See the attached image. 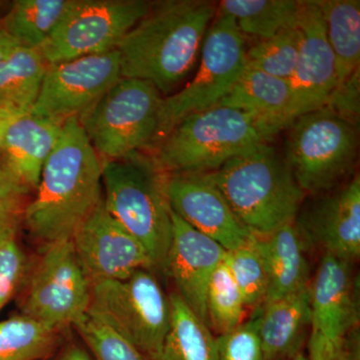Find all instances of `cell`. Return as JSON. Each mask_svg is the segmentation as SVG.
Segmentation results:
<instances>
[{
  "instance_id": "obj_1",
  "label": "cell",
  "mask_w": 360,
  "mask_h": 360,
  "mask_svg": "<svg viewBox=\"0 0 360 360\" xmlns=\"http://www.w3.org/2000/svg\"><path fill=\"white\" fill-rule=\"evenodd\" d=\"M217 8L205 0L155 2L116 47L122 77L146 80L172 96L193 70Z\"/></svg>"
},
{
  "instance_id": "obj_2",
  "label": "cell",
  "mask_w": 360,
  "mask_h": 360,
  "mask_svg": "<svg viewBox=\"0 0 360 360\" xmlns=\"http://www.w3.org/2000/svg\"><path fill=\"white\" fill-rule=\"evenodd\" d=\"M35 191L23 219L33 238L45 245L71 239L103 200V160L77 117L61 127Z\"/></svg>"
},
{
  "instance_id": "obj_3",
  "label": "cell",
  "mask_w": 360,
  "mask_h": 360,
  "mask_svg": "<svg viewBox=\"0 0 360 360\" xmlns=\"http://www.w3.org/2000/svg\"><path fill=\"white\" fill-rule=\"evenodd\" d=\"M246 231L265 238L295 222L304 200L283 156L269 143L236 156L205 174Z\"/></svg>"
},
{
  "instance_id": "obj_4",
  "label": "cell",
  "mask_w": 360,
  "mask_h": 360,
  "mask_svg": "<svg viewBox=\"0 0 360 360\" xmlns=\"http://www.w3.org/2000/svg\"><path fill=\"white\" fill-rule=\"evenodd\" d=\"M274 137L248 113L217 105L180 120L156 146L153 160L163 174H210Z\"/></svg>"
},
{
  "instance_id": "obj_5",
  "label": "cell",
  "mask_w": 360,
  "mask_h": 360,
  "mask_svg": "<svg viewBox=\"0 0 360 360\" xmlns=\"http://www.w3.org/2000/svg\"><path fill=\"white\" fill-rule=\"evenodd\" d=\"M106 210L148 251L153 269L167 270L172 236V210L165 193V174L153 158L132 153L103 160Z\"/></svg>"
},
{
  "instance_id": "obj_6",
  "label": "cell",
  "mask_w": 360,
  "mask_h": 360,
  "mask_svg": "<svg viewBox=\"0 0 360 360\" xmlns=\"http://www.w3.org/2000/svg\"><path fill=\"white\" fill-rule=\"evenodd\" d=\"M163 98L150 82L122 77L78 120L101 160H120L153 146Z\"/></svg>"
},
{
  "instance_id": "obj_7",
  "label": "cell",
  "mask_w": 360,
  "mask_h": 360,
  "mask_svg": "<svg viewBox=\"0 0 360 360\" xmlns=\"http://www.w3.org/2000/svg\"><path fill=\"white\" fill-rule=\"evenodd\" d=\"M288 129L283 158L305 194L328 191L354 168L356 127L328 106L298 116Z\"/></svg>"
},
{
  "instance_id": "obj_8",
  "label": "cell",
  "mask_w": 360,
  "mask_h": 360,
  "mask_svg": "<svg viewBox=\"0 0 360 360\" xmlns=\"http://www.w3.org/2000/svg\"><path fill=\"white\" fill-rule=\"evenodd\" d=\"M245 37L231 16L217 8L203 40L195 77L179 92L165 97L153 146L186 116L214 108L231 91L246 68Z\"/></svg>"
},
{
  "instance_id": "obj_9",
  "label": "cell",
  "mask_w": 360,
  "mask_h": 360,
  "mask_svg": "<svg viewBox=\"0 0 360 360\" xmlns=\"http://www.w3.org/2000/svg\"><path fill=\"white\" fill-rule=\"evenodd\" d=\"M89 314L108 323L148 360L158 356L170 321L169 297L151 270L91 284Z\"/></svg>"
},
{
  "instance_id": "obj_10",
  "label": "cell",
  "mask_w": 360,
  "mask_h": 360,
  "mask_svg": "<svg viewBox=\"0 0 360 360\" xmlns=\"http://www.w3.org/2000/svg\"><path fill=\"white\" fill-rule=\"evenodd\" d=\"M153 4L146 0H72L39 51L49 65L115 51Z\"/></svg>"
},
{
  "instance_id": "obj_11",
  "label": "cell",
  "mask_w": 360,
  "mask_h": 360,
  "mask_svg": "<svg viewBox=\"0 0 360 360\" xmlns=\"http://www.w3.org/2000/svg\"><path fill=\"white\" fill-rule=\"evenodd\" d=\"M90 300L91 283L71 239L47 245L28 284L22 315L59 331L89 314Z\"/></svg>"
},
{
  "instance_id": "obj_12",
  "label": "cell",
  "mask_w": 360,
  "mask_h": 360,
  "mask_svg": "<svg viewBox=\"0 0 360 360\" xmlns=\"http://www.w3.org/2000/svg\"><path fill=\"white\" fill-rule=\"evenodd\" d=\"M120 78L116 49L52 63L32 113L63 125L82 117Z\"/></svg>"
},
{
  "instance_id": "obj_13",
  "label": "cell",
  "mask_w": 360,
  "mask_h": 360,
  "mask_svg": "<svg viewBox=\"0 0 360 360\" xmlns=\"http://www.w3.org/2000/svg\"><path fill=\"white\" fill-rule=\"evenodd\" d=\"M90 283L122 281L141 269H153L143 245L106 210L103 198L71 238Z\"/></svg>"
},
{
  "instance_id": "obj_14",
  "label": "cell",
  "mask_w": 360,
  "mask_h": 360,
  "mask_svg": "<svg viewBox=\"0 0 360 360\" xmlns=\"http://www.w3.org/2000/svg\"><path fill=\"white\" fill-rule=\"evenodd\" d=\"M297 27L302 40L297 65L290 79V123L298 116L324 108L336 86L335 56L319 0L300 1Z\"/></svg>"
},
{
  "instance_id": "obj_15",
  "label": "cell",
  "mask_w": 360,
  "mask_h": 360,
  "mask_svg": "<svg viewBox=\"0 0 360 360\" xmlns=\"http://www.w3.org/2000/svg\"><path fill=\"white\" fill-rule=\"evenodd\" d=\"M165 193L172 212L225 250H236L252 236L205 174H165Z\"/></svg>"
},
{
  "instance_id": "obj_16",
  "label": "cell",
  "mask_w": 360,
  "mask_h": 360,
  "mask_svg": "<svg viewBox=\"0 0 360 360\" xmlns=\"http://www.w3.org/2000/svg\"><path fill=\"white\" fill-rule=\"evenodd\" d=\"M295 224L305 240L354 264L360 255L359 174L340 191L315 201Z\"/></svg>"
},
{
  "instance_id": "obj_17",
  "label": "cell",
  "mask_w": 360,
  "mask_h": 360,
  "mask_svg": "<svg viewBox=\"0 0 360 360\" xmlns=\"http://www.w3.org/2000/svg\"><path fill=\"white\" fill-rule=\"evenodd\" d=\"M172 219L167 270L174 279L177 295L208 326L206 291L213 272L224 262L227 250L172 212Z\"/></svg>"
},
{
  "instance_id": "obj_18",
  "label": "cell",
  "mask_w": 360,
  "mask_h": 360,
  "mask_svg": "<svg viewBox=\"0 0 360 360\" xmlns=\"http://www.w3.org/2000/svg\"><path fill=\"white\" fill-rule=\"evenodd\" d=\"M352 264L324 253L309 284L311 330L328 340H343L359 326L357 286Z\"/></svg>"
},
{
  "instance_id": "obj_19",
  "label": "cell",
  "mask_w": 360,
  "mask_h": 360,
  "mask_svg": "<svg viewBox=\"0 0 360 360\" xmlns=\"http://www.w3.org/2000/svg\"><path fill=\"white\" fill-rule=\"evenodd\" d=\"M61 127L33 113L14 118L7 125L0 160L30 191L39 186L45 163L58 144Z\"/></svg>"
},
{
  "instance_id": "obj_20",
  "label": "cell",
  "mask_w": 360,
  "mask_h": 360,
  "mask_svg": "<svg viewBox=\"0 0 360 360\" xmlns=\"http://www.w3.org/2000/svg\"><path fill=\"white\" fill-rule=\"evenodd\" d=\"M255 315L264 360L292 359L311 328L309 288L264 302Z\"/></svg>"
},
{
  "instance_id": "obj_21",
  "label": "cell",
  "mask_w": 360,
  "mask_h": 360,
  "mask_svg": "<svg viewBox=\"0 0 360 360\" xmlns=\"http://www.w3.org/2000/svg\"><path fill=\"white\" fill-rule=\"evenodd\" d=\"M290 103L288 80L246 66L231 91L217 105L248 113L276 136L290 127Z\"/></svg>"
},
{
  "instance_id": "obj_22",
  "label": "cell",
  "mask_w": 360,
  "mask_h": 360,
  "mask_svg": "<svg viewBox=\"0 0 360 360\" xmlns=\"http://www.w3.org/2000/svg\"><path fill=\"white\" fill-rule=\"evenodd\" d=\"M257 238L269 276V290L264 302L309 288V267L304 246L307 240L295 222L283 225L265 238Z\"/></svg>"
},
{
  "instance_id": "obj_23",
  "label": "cell",
  "mask_w": 360,
  "mask_h": 360,
  "mask_svg": "<svg viewBox=\"0 0 360 360\" xmlns=\"http://www.w3.org/2000/svg\"><path fill=\"white\" fill-rule=\"evenodd\" d=\"M49 65L39 49L23 46L0 63V118L11 120L32 112Z\"/></svg>"
},
{
  "instance_id": "obj_24",
  "label": "cell",
  "mask_w": 360,
  "mask_h": 360,
  "mask_svg": "<svg viewBox=\"0 0 360 360\" xmlns=\"http://www.w3.org/2000/svg\"><path fill=\"white\" fill-rule=\"evenodd\" d=\"M169 303V328L153 360H219L217 338L210 326L176 292L170 295Z\"/></svg>"
},
{
  "instance_id": "obj_25",
  "label": "cell",
  "mask_w": 360,
  "mask_h": 360,
  "mask_svg": "<svg viewBox=\"0 0 360 360\" xmlns=\"http://www.w3.org/2000/svg\"><path fill=\"white\" fill-rule=\"evenodd\" d=\"M335 59L336 86L360 65L359 0H319ZM335 86V87H336Z\"/></svg>"
},
{
  "instance_id": "obj_26",
  "label": "cell",
  "mask_w": 360,
  "mask_h": 360,
  "mask_svg": "<svg viewBox=\"0 0 360 360\" xmlns=\"http://www.w3.org/2000/svg\"><path fill=\"white\" fill-rule=\"evenodd\" d=\"M72 0H16L2 26L20 46L39 49L51 37Z\"/></svg>"
},
{
  "instance_id": "obj_27",
  "label": "cell",
  "mask_w": 360,
  "mask_h": 360,
  "mask_svg": "<svg viewBox=\"0 0 360 360\" xmlns=\"http://www.w3.org/2000/svg\"><path fill=\"white\" fill-rule=\"evenodd\" d=\"M298 6L293 0H224L219 11L233 18L243 37L262 40L297 25Z\"/></svg>"
},
{
  "instance_id": "obj_28",
  "label": "cell",
  "mask_w": 360,
  "mask_h": 360,
  "mask_svg": "<svg viewBox=\"0 0 360 360\" xmlns=\"http://www.w3.org/2000/svg\"><path fill=\"white\" fill-rule=\"evenodd\" d=\"M58 341V330L25 315L0 321V360H42Z\"/></svg>"
},
{
  "instance_id": "obj_29",
  "label": "cell",
  "mask_w": 360,
  "mask_h": 360,
  "mask_svg": "<svg viewBox=\"0 0 360 360\" xmlns=\"http://www.w3.org/2000/svg\"><path fill=\"white\" fill-rule=\"evenodd\" d=\"M225 264L229 267L245 307H259L269 290V276L257 238L251 236L236 250L226 251Z\"/></svg>"
},
{
  "instance_id": "obj_30",
  "label": "cell",
  "mask_w": 360,
  "mask_h": 360,
  "mask_svg": "<svg viewBox=\"0 0 360 360\" xmlns=\"http://www.w3.org/2000/svg\"><path fill=\"white\" fill-rule=\"evenodd\" d=\"M300 40L297 25L269 39L257 40L246 51V66L290 82L297 65Z\"/></svg>"
},
{
  "instance_id": "obj_31",
  "label": "cell",
  "mask_w": 360,
  "mask_h": 360,
  "mask_svg": "<svg viewBox=\"0 0 360 360\" xmlns=\"http://www.w3.org/2000/svg\"><path fill=\"white\" fill-rule=\"evenodd\" d=\"M245 300L224 260L213 272L206 291L208 326L220 335L243 322Z\"/></svg>"
},
{
  "instance_id": "obj_32",
  "label": "cell",
  "mask_w": 360,
  "mask_h": 360,
  "mask_svg": "<svg viewBox=\"0 0 360 360\" xmlns=\"http://www.w3.org/2000/svg\"><path fill=\"white\" fill-rule=\"evenodd\" d=\"M92 360H148L127 338L98 317L87 314L75 326Z\"/></svg>"
},
{
  "instance_id": "obj_33",
  "label": "cell",
  "mask_w": 360,
  "mask_h": 360,
  "mask_svg": "<svg viewBox=\"0 0 360 360\" xmlns=\"http://www.w3.org/2000/svg\"><path fill=\"white\" fill-rule=\"evenodd\" d=\"M18 225L0 232V311L25 278L27 260L16 239Z\"/></svg>"
},
{
  "instance_id": "obj_34",
  "label": "cell",
  "mask_w": 360,
  "mask_h": 360,
  "mask_svg": "<svg viewBox=\"0 0 360 360\" xmlns=\"http://www.w3.org/2000/svg\"><path fill=\"white\" fill-rule=\"evenodd\" d=\"M219 360H264L257 315L217 338Z\"/></svg>"
},
{
  "instance_id": "obj_35",
  "label": "cell",
  "mask_w": 360,
  "mask_h": 360,
  "mask_svg": "<svg viewBox=\"0 0 360 360\" xmlns=\"http://www.w3.org/2000/svg\"><path fill=\"white\" fill-rule=\"evenodd\" d=\"M30 189L0 160V232L18 225Z\"/></svg>"
},
{
  "instance_id": "obj_36",
  "label": "cell",
  "mask_w": 360,
  "mask_h": 360,
  "mask_svg": "<svg viewBox=\"0 0 360 360\" xmlns=\"http://www.w3.org/2000/svg\"><path fill=\"white\" fill-rule=\"evenodd\" d=\"M309 360H359L356 331L343 340H331L310 329Z\"/></svg>"
},
{
  "instance_id": "obj_37",
  "label": "cell",
  "mask_w": 360,
  "mask_h": 360,
  "mask_svg": "<svg viewBox=\"0 0 360 360\" xmlns=\"http://www.w3.org/2000/svg\"><path fill=\"white\" fill-rule=\"evenodd\" d=\"M360 68L336 86L326 106L357 127L360 108Z\"/></svg>"
},
{
  "instance_id": "obj_38",
  "label": "cell",
  "mask_w": 360,
  "mask_h": 360,
  "mask_svg": "<svg viewBox=\"0 0 360 360\" xmlns=\"http://www.w3.org/2000/svg\"><path fill=\"white\" fill-rule=\"evenodd\" d=\"M18 46H20V45L4 30L1 23V18H0V63Z\"/></svg>"
},
{
  "instance_id": "obj_39",
  "label": "cell",
  "mask_w": 360,
  "mask_h": 360,
  "mask_svg": "<svg viewBox=\"0 0 360 360\" xmlns=\"http://www.w3.org/2000/svg\"><path fill=\"white\" fill-rule=\"evenodd\" d=\"M58 360H92L90 355L77 345H70L59 355Z\"/></svg>"
},
{
  "instance_id": "obj_40",
  "label": "cell",
  "mask_w": 360,
  "mask_h": 360,
  "mask_svg": "<svg viewBox=\"0 0 360 360\" xmlns=\"http://www.w3.org/2000/svg\"><path fill=\"white\" fill-rule=\"evenodd\" d=\"M9 122L11 120H2L0 118V149H1L2 141H4V132H6V129L7 125H8Z\"/></svg>"
},
{
  "instance_id": "obj_41",
  "label": "cell",
  "mask_w": 360,
  "mask_h": 360,
  "mask_svg": "<svg viewBox=\"0 0 360 360\" xmlns=\"http://www.w3.org/2000/svg\"><path fill=\"white\" fill-rule=\"evenodd\" d=\"M291 360H309V357H307V355L302 354V352H300V354H296Z\"/></svg>"
},
{
  "instance_id": "obj_42",
  "label": "cell",
  "mask_w": 360,
  "mask_h": 360,
  "mask_svg": "<svg viewBox=\"0 0 360 360\" xmlns=\"http://www.w3.org/2000/svg\"><path fill=\"white\" fill-rule=\"evenodd\" d=\"M1 6H2V2L0 1V8H1Z\"/></svg>"
}]
</instances>
